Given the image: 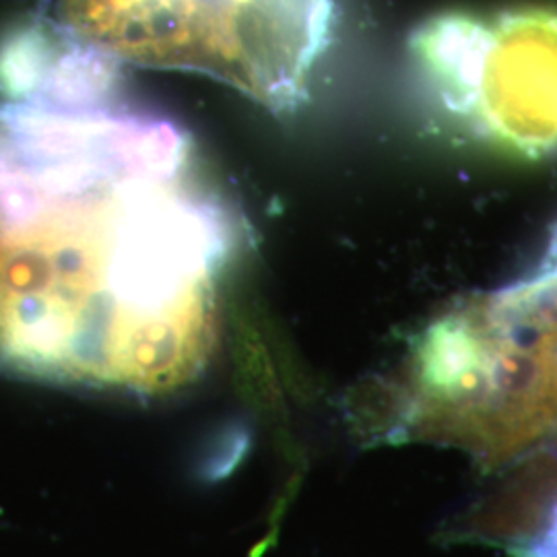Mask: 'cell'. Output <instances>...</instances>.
<instances>
[{"instance_id": "cell-2", "label": "cell", "mask_w": 557, "mask_h": 557, "mask_svg": "<svg viewBox=\"0 0 557 557\" xmlns=\"http://www.w3.org/2000/svg\"><path fill=\"white\" fill-rule=\"evenodd\" d=\"M59 32L112 62L220 81L273 112L304 98L333 0H52Z\"/></svg>"}, {"instance_id": "cell-1", "label": "cell", "mask_w": 557, "mask_h": 557, "mask_svg": "<svg viewBox=\"0 0 557 557\" xmlns=\"http://www.w3.org/2000/svg\"><path fill=\"white\" fill-rule=\"evenodd\" d=\"M40 85L0 110V370L184 386L215 343L225 215L170 122Z\"/></svg>"}, {"instance_id": "cell-3", "label": "cell", "mask_w": 557, "mask_h": 557, "mask_svg": "<svg viewBox=\"0 0 557 557\" xmlns=\"http://www.w3.org/2000/svg\"><path fill=\"white\" fill-rule=\"evenodd\" d=\"M413 52L483 133L529 153L557 149V11L444 15L419 29Z\"/></svg>"}]
</instances>
